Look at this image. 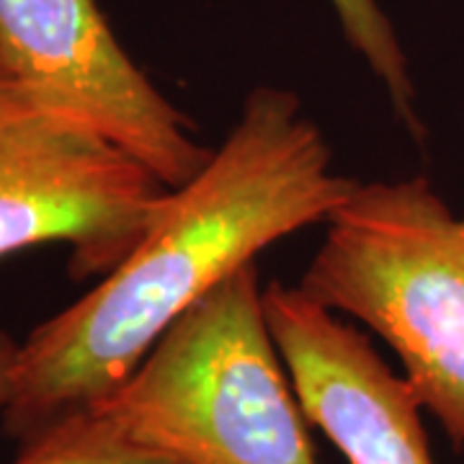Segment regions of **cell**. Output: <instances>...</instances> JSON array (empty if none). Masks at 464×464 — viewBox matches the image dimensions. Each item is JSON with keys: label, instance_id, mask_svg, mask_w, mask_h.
<instances>
[{"label": "cell", "instance_id": "cell-2", "mask_svg": "<svg viewBox=\"0 0 464 464\" xmlns=\"http://www.w3.org/2000/svg\"><path fill=\"white\" fill-rule=\"evenodd\" d=\"M282 362L253 261L176 317L96 413L181 464H317Z\"/></svg>", "mask_w": 464, "mask_h": 464}, {"label": "cell", "instance_id": "cell-4", "mask_svg": "<svg viewBox=\"0 0 464 464\" xmlns=\"http://www.w3.org/2000/svg\"><path fill=\"white\" fill-rule=\"evenodd\" d=\"M170 191L93 127L44 106L0 50V258L67 243L75 282L106 276L158 225Z\"/></svg>", "mask_w": 464, "mask_h": 464}, {"label": "cell", "instance_id": "cell-6", "mask_svg": "<svg viewBox=\"0 0 464 464\" xmlns=\"http://www.w3.org/2000/svg\"><path fill=\"white\" fill-rule=\"evenodd\" d=\"M268 331L307 420L351 464H433L420 400L366 335L299 286L264 289Z\"/></svg>", "mask_w": 464, "mask_h": 464}, {"label": "cell", "instance_id": "cell-5", "mask_svg": "<svg viewBox=\"0 0 464 464\" xmlns=\"http://www.w3.org/2000/svg\"><path fill=\"white\" fill-rule=\"evenodd\" d=\"M0 50L44 106L93 127L168 188L212 160L215 150L130 60L96 0H0Z\"/></svg>", "mask_w": 464, "mask_h": 464}, {"label": "cell", "instance_id": "cell-8", "mask_svg": "<svg viewBox=\"0 0 464 464\" xmlns=\"http://www.w3.org/2000/svg\"><path fill=\"white\" fill-rule=\"evenodd\" d=\"M333 11L343 26L348 44L366 60L380 78L395 111L413 137L423 140V124L415 114V88L408 72V60L400 47L395 26L384 16L380 0H331Z\"/></svg>", "mask_w": 464, "mask_h": 464}, {"label": "cell", "instance_id": "cell-9", "mask_svg": "<svg viewBox=\"0 0 464 464\" xmlns=\"http://www.w3.org/2000/svg\"><path fill=\"white\" fill-rule=\"evenodd\" d=\"M16 353L18 341L0 331V413L11 398V374H14V364H16Z\"/></svg>", "mask_w": 464, "mask_h": 464}, {"label": "cell", "instance_id": "cell-1", "mask_svg": "<svg viewBox=\"0 0 464 464\" xmlns=\"http://www.w3.org/2000/svg\"><path fill=\"white\" fill-rule=\"evenodd\" d=\"M356 186L333 168L331 145L297 93L250 91L212 160L170 191L140 246L18 343L3 433L21 447L96 411L197 299L286 235L328 222Z\"/></svg>", "mask_w": 464, "mask_h": 464}, {"label": "cell", "instance_id": "cell-7", "mask_svg": "<svg viewBox=\"0 0 464 464\" xmlns=\"http://www.w3.org/2000/svg\"><path fill=\"white\" fill-rule=\"evenodd\" d=\"M14 464H181L142 447L106 415L81 413L18 447Z\"/></svg>", "mask_w": 464, "mask_h": 464}, {"label": "cell", "instance_id": "cell-3", "mask_svg": "<svg viewBox=\"0 0 464 464\" xmlns=\"http://www.w3.org/2000/svg\"><path fill=\"white\" fill-rule=\"evenodd\" d=\"M325 225L299 289L377 333L423 411L464 449V215L413 176L359 183Z\"/></svg>", "mask_w": 464, "mask_h": 464}]
</instances>
